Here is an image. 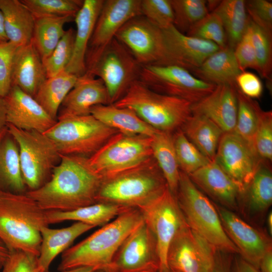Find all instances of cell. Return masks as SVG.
I'll return each mask as SVG.
<instances>
[{"label":"cell","mask_w":272,"mask_h":272,"mask_svg":"<svg viewBox=\"0 0 272 272\" xmlns=\"http://www.w3.org/2000/svg\"><path fill=\"white\" fill-rule=\"evenodd\" d=\"M88 158L60 155L49 180L26 194L46 211L68 212L97 203L102 179L91 167Z\"/></svg>","instance_id":"obj_1"},{"label":"cell","mask_w":272,"mask_h":272,"mask_svg":"<svg viewBox=\"0 0 272 272\" xmlns=\"http://www.w3.org/2000/svg\"><path fill=\"white\" fill-rule=\"evenodd\" d=\"M143 221L140 211L129 209L61 255L58 270L93 267L107 272L120 246Z\"/></svg>","instance_id":"obj_2"},{"label":"cell","mask_w":272,"mask_h":272,"mask_svg":"<svg viewBox=\"0 0 272 272\" xmlns=\"http://www.w3.org/2000/svg\"><path fill=\"white\" fill-rule=\"evenodd\" d=\"M48 225L46 211L26 193L0 190V239L9 250L39 255L41 229Z\"/></svg>","instance_id":"obj_3"},{"label":"cell","mask_w":272,"mask_h":272,"mask_svg":"<svg viewBox=\"0 0 272 272\" xmlns=\"http://www.w3.org/2000/svg\"><path fill=\"white\" fill-rule=\"evenodd\" d=\"M167 187L153 158L138 167L102 179L96 201L140 209L160 195Z\"/></svg>","instance_id":"obj_4"},{"label":"cell","mask_w":272,"mask_h":272,"mask_svg":"<svg viewBox=\"0 0 272 272\" xmlns=\"http://www.w3.org/2000/svg\"><path fill=\"white\" fill-rule=\"evenodd\" d=\"M114 106L133 111L154 129L173 133L192 115V103L155 92L140 80L133 82Z\"/></svg>","instance_id":"obj_5"},{"label":"cell","mask_w":272,"mask_h":272,"mask_svg":"<svg viewBox=\"0 0 272 272\" xmlns=\"http://www.w3.org/2000/svg\"><path fill=\"white\" fill-rule=\"evenodd\" d=\"M189 227L216 249L231 254L238 250L226 235L215 205L193 183L189 176L180 171L175 195Z\"/></svg>","instance_id":"obj_6"},{"label":"cell","mask_w":272,"mask_h":272,"mask_svg":"<svg viewBox=\"0 0 272 272\" xmlns=\"http://www.w3.org/2000/svg\"><path fill=\"white\" fill-rule=\"evenodd\" d=\"M117 132L90 114L58 118L44 133L60 155L86 157L93 155Z\"/></svg>","instance_id":"obj_7"},{"label":"cell","mask_w":272,"mask_h":272,"mask_svg":"<svg viewBox=\"0 0 272 272\" xmlns=\"http://www.w3.org/2000/svg\"><path fill=\"white\" fill-rule=\"evenodd\" d=\"M152 138L117 132L88 158L102 179L138 167L153 158Z\"/></svg>","instance_id":"obj_8"},{"label":"cell","mask_w":272,"mask_h":272,"mask_svg":"<svg viewBox=\"0 0 272 272\" xmlns=\"http://www.w3.org/2000/svg\"><path fill=\"white\" fill-rule=\"evenodd\" d=\"M8 133L16 142L22 176L29 190L36 189L48 180L60 160V154L52 141L44 133L25 130L7 124Z\"/></svg>","instance_id":"obj_9"},{"label":"cell","mask_w":272,"mask_h":272,"mask_svg":"<svg viewBox=\"0 0 272 272\" xmlns=\"http://www.w3.org/2000/svg\"><path fill=\"white\" fill-rule=\"evenodd\" d=\"M141 68L127 48L114 38L86 72L103 81L112 104L124 95L133 82L139 79Z\"/></svg>","instance_id":"obj_10"},{"label":"cell","mask_w":272,"mask_h":272,"mask_svg":"<svg viewBox=\"0 0 272 272\" xmlns=\"http://www.w3.org/2000/svg\"><path fill=\"white\" fill-rule=\"evenodd\" d=\"M139 80L155 92L180 98L192 104L209 95L217 86L173 65H143Z\"/></svg>","instance_id":"obj_11"},{"label":"cell","mask_w":272,"mask_h":272,"mask_svg":"<svg viewBox=\"0 0 272 272\" xmlns=\"http://www.w3.org/2000/svg\"><path fill=\"white\" fill-rule=\"evenodd\" d=\"M157 243L161 272H169L167 254L170 244L185 220L176 196L167 187L158 197L139 209Z\"/></svg>","instance_id":"obj_12"},{"label":"cell","mask_w":272,"mask_h":272,"mask_svg":"<svg viewBox=\"0 0 272 272\" xmlns=\"http://www.w3.org/2000/svg\"><path fill=\"white\" fill-rule=\"evenodd\" d=\"M141 1L104 0L88 44L86 71L99 57L120 28L132 18L142 15Z\"/></svg>","instance_id":"obj_13"},{"label":"cell","mask_w":272,"mask_h":272,"mask_svg":"<svg viewBox=\"0 0 272 272\" xmlns=\"http://www.w3.org/2000/svg\"><path fill=\"white\" fill-rule=\"evenodd\" d=\"M217 250L185 224L170 244L168 265L179 272H211Z\"/></svg>","instance_id":"obj_14"},{"label":"cell","mask_w":272,"mask_h":272,"mask_svg":"<svg viewBox=\"0 0 272 272\" xmlns=\"http://www.w3.org/2000/svg\"><path fill=\"white\" fill-rule=\"evenodd\" d=\"M115 38L142 65L158 64L164 52L162 30L143 15L134 17L118 31Z\"/></svg>","instance_id":"obj_15"},{"label":"cell","mask_w":272,"mask_h":272,"mask_svg":"<svg viewBox=\"0 0 272 272\" xmlns=\"http://www.w3.org/2000/svg\"><path fill=\"white\" fill-rule=\"evenodd\" d=\"M148 268L160 270L155 237L143 221L122 243L107 272H130Z\"/></svg>","instance_id":"obj_16"},{"label":"cell","mask_w":272,"mask_h":272,"mask_svg":"<svg viewBox=\"0 0 272 272\" xmlns=\"http://www.w3.org/2000/svg\"><path fill=\"white\" fill-rule=\"evenodd\" d=\"M214 161L243 193L261 160L250 145L234 132H231L222 135Z\"/></svg>","instance_id":"obj_17"},{"label":"cell","mask_w":272,"mask_h":272,"mask_svg":"<svg viewBox=\"0 0 272 272\" xmlns=\"http://www.w3.org/2000/svg\"><path fill=\"white\" fill-rule=\"evenodd\" d=\"M164 52L157 65H173L190 73L221 48L215 43L192 37L179 31L174 25L162 30Z\"/></svg>","instance_id":"obj_18"},{"label":"cell","mask_w":272,"mask_h":272,"mask_svg":"<svg viewBox=\"0 0 272 272\" xmlns=\"http://www.w3.org/2000/svg\"><path fill=\"white\" fill-rule=\"evenodd\" d=\"M223 229L238 250L240 257L258 269L260 261L269 249V238L234 212L215 205ZM259 270V269H258Z\"/></svg>","instance_id":"obj_19"},{"label":"cell","mask_w":272,"mask_h":272,"mask_svg":"<svg viewBox=\"0 0 272 272\" xmlns=\"http://www.w3.org/2000/svg\"><path fill=\"white\" fill-rule=\"evenodd\" d=\"M7 124L25 130L44 133L57 121L35 100L16 86L4 97Z\"/></svg>","instance_id":"obj_20"},{"label":"cell","mask_w":272,"mask_h":272,"mask_svg":"<svg viewBox=\"0 0 272 272\" xmlns=\"http://www.w3.org/2000/svg\"><path fill=\"white\" fill-rule=\"evenodd\" d=\"M188 175L199 189L220 206L233 212L239 210L242 192L215 161Z\"/></svg>","instance_id":"obj_21"},{"label":"cell","mask_w":272,"mask_h":272,"mask_svg":"<svg viewBox=\"0 0 272 272\" xmlns=\"http://www.w3.org/2000/svg\"><path fill=\"white\" fill-rule=\"evenodd\" d=\"M108 104H110V99L103 81L86 72L77 78L73 88L62 101L57 119L69 116L90 115L94 106Z\"/></svg>","instance_id":"obj_22"},{"label":"cell","mask_w":272,"mask_h":272,"mask_svg":"<svg viewBox=\"0 0 272 272\" xmlns=\"http://www.w3.org/2000/svg\"><path fill=\"white\" fill-rule=\"evenodd\" d=\"M237 87L218 85L209 95L192 104V114L204 116L218 125L224 133L233 132L237 114Z\"/></svg>","instance_id":"obj_23"},{"label":"cell","mask_w":272,"mask_h":272,"mask_svg":"<svg viewBox=\"0 0 272 272\" xmlns=\"http://www.w3.org/2000/svg\"><path fill=\"white\" fill-rule=\"evenodd\" d=\"M104 0H84L74 21L75 33L73 53L64 71L79 77L86 73V55L88 44Z\"/></svg>","instance_id":"obj_24"},{"label":"cell","mask_w":272,"mask_h":272,"mask_svg":"<svg viewBox=\"0 0 272 272\" xmlns=\"http://www.w3.org/2000/svg\"><path fill=\"white\" fill-rule=\"evenodd\" d=\"M47 79L42 59L32 42L18 47L13 59L12 86L18 87L34 98Z\"/></svg>","instance_id":"obj_25"},{"label":"cell","mask_w":272,"mask_h":272,"mask_svg":"<svg viewBox=\"0 0 272 272\" xmlns=\"http://www.w3.org/2000/svg\"><path fill=\"white\" fill-rule=\"evenodd\" d=\"M272 203V174L270 163L261 161L242 194L239 210L252 218L262 217Z\"/></svg>","instance_id":"obj_26"},{"label":"cell","mask_w":272,"mask_h":272,"mask_svg":"<svg viewBox=\"0 0 272 272\" xmlns=\"http://www.w3.org/2000/svg\"><path fill=\"white\" fill-rule=\"evenodd\" d=\"M91 114L106 126L125 135L152 138L158 131L132 110L113 104L95 106L91 109Z\"/></svg>","instance_id":"obj_27"},{"label":"cell","mask_w":272,"mask_h":272,"mask_svg":"<svg viewBox=\"0 0 272 272\" xmlns=\"http://www.w3.org/2000/svg\"><path fill=\"white\" fill-rule=\"evenodd\" d=\"M94 228L80 222L59 229L43 227L41 229V242L38 255L40 265L45 271L49 270L57 255L70 248L77 238Z\"/></svg>","instance_id":"obj_28"},{"label":"cell","mask_w":272,"mask_h":272,"mask_svg":"<svg viewBox=\"0 0 272 272\" xmlns=\"http://www.w3.org/2000/svg\"><path fill=\"white\" fill-rule=\"evenodd\" d=\"M241 72L234 49L227 46L213 53L191 73L216 86H236V79Z\"/></svg>","instance_id":"obj_29"},{"label":"cell","mask_w":272,"mask_h":272,"mask_svg":"<svg viewBox=\"0 0 272 272\" xmlns=\"http://www.w3.org/2000/svg\"><path fill=\"white\" fill-rule=\"evenodd\" d=\"M8 41L17 47L32 41L35 18L21 0H0Z\"/></svg>","instance_id":"obj_30"},{"label":"cell","mask_w":272,"mask_h":272,"mask_svg":"<svg viewBox=\"0 0 272 272\" xmlns=\"http://www.w3.org/2000/svg\"><path fill=\"white\" fill-rule=\"evenodd\" d=\"M180 129L205 157L211 161H214L224 133L218 125L204 116L192 114Z\"/></svg>","instance_id":"obj_31"},{"label":"cell","mask_w":272,"mask_h":272,"mask_svg":"<svg viewBox=\"0 0 272 272\" xmlns=\"http://www.w3.org/2000/svg\"><path fill=\"white\" fill-rule=\"evenodd\" d=\"M131 209L97 202L68 212L46 211L48 224L75 221L94 226H103L126 210Z\"/></svg>","instance_id":"obj_32"},{"label":"cell","mask_w":272,"mask_h":272,"mask_svg":"<svg viewBox=\"0 0 272 272\" xmlns=\"http://www.w3.org/2000/svg\"><path fill=\"white\" fill-rule=\"evenodd\" d=\"M25 188L19 148L8 132L0 144V190L24 193Z\"/></svg>","instance_id":"obj_33"},{"label":"cell","mask_w":272,"mask_h":272,"mask_svg":"<svg viewBox=\"0 0 272 272\" xmlns=\"http://www.w3.org/2000/svg\"><path fill=\"white\" fill-rule=\"evenodd\" d=\"M153 157L166 182L169 190L175 195L180 170L175 153L173 133L158 131L152 137Z\"/></svg>","instance_id":"obj_34"},{"label":"cell","mask_w":272,"mask_h":272,"mask_svg":"<svg viewBox=\"0 0 272 272\" xmlns=\"http://www.w3.org/2000/svg\"><path fill=\"white\" fill-rule=\"evenodd\" d=\"M35 18L32 43L42 62L53 51L65 30L64 25L74 21L73 16H42Z\"/></svg>","instance_id":"obj_35"},{"label":"cell","mask_w":272,"mask_h":272,"mask_svg":"<svg viewBox=\"0 0 272 272\" xmlns=\"http://www.w3.org/2000/svg\"><path fill=\"white\" fill-rule=\"evenodd\" d=\"M212 12L217 14L222 21L227 46L234 50L245 33L249 21L245 1H222Z\"/></svg>","instance_id":"obj_36"},{"label":"cell","mask_w":272,"mask_h":272,"mask_svg":"<svg viewBox=\"0 0 272 272\" xmlns=\"http://www.w3.org/2000/svg\"><path fill=\"white\" fill-rule=\"evenodd\" d=\"M77 78L63 71L47 78L37 92L34 98L54 120H57L60 105L73 88Z\"/></svg>","instance_id":"obj_37"},{"label":"cell","mask_w":272,"mask_h":272,"mask_svg":"<svg viewBox=\"0 0 272 272\" xmlns=\"http://www.w3.org/2000/svg\"><path fill=\"white\" fill-rule=\"evenodd\" d=\"M237 114L233 132L245 141L254 150V139L261 108L256 101L244 95L237 88Z\"/></svg>","instance_id":"obj_38"},{"label":"cell","mask_w":272,"mask_h":272,"mask_svg":"<svg viewBox=\"0 0 272 272\" xmlns=\"http://www.w3.org/2000/svg\"><path fill=\"white\" fill-rule=\"evenodd\" d=\"M174 148L179 169L189 175L207 165L210 161L179 129L173 133Z\"/></svg>","instance_id":"obj_39"},{"label":"cell","mask_w":272,"mask_h":272,"mask_svg":"<svg viewBox=\"0 0 272 272\" xmlns=\"http://www.w3.org/2000/svg\"><path fill=\"white\" fill-rule=\"evenodd\" d=\"M174 16L173 25L184 34L209 13L205 0H170Z\"/></svg>","instance_id":"obj_40"},{"label":"cell","mask_w":272,"mask_h":272,"mask_svg":"<svg viewBox=\"0 0 272 272\" xmlns=\"http://www.w3.org/2000/svg\"><path fill=\"white\" fill-rule=\"evenodd\" d=\"M249 26L257 63V72L262 78L270 82L272 69V34L253 23L250 18Z\"/></svg>","instance_id":"obj_41"},{"label":"cell","mask_w":272,"mask_h":272,"mask_svg":"<svg viewBox=\"0 0 272 272\" xmlns=\"http://www.w3.org/2000/svg\"><path fill=\"white\" fill-rule=\"evenodd\" d=\"M34 17L76 16L82 7V0H21Z\"/></svg>","instance_id":"obj_42"},{"label":"cell","mask_w":272,"mask_h":272,"mask_svg":"<svg viewBox=\"0 0 272 272\" xmlns=\"http://www.w3.org/2000/svg\"><path fill=\"white\" fill-rule=\"evenodd\" d=\"M75 33L72 28L65 30L53 51L43 61L47 78L64 71L69 64L73 53Z\"/></svg>","instance_id":"obj_43"},{"label":"cell","mask_w":272,"mask_h":272,"mask_svg":"<svg viewBox=\"0 0 272 272\" xmlns=\"http://www.w3.org/2000/svg\"><path fill=\"white\" fill-rule=\"evenodd\" d=\"M186 35L200 39L212 42L220 48L227 46L226 33L222 21L214 12L194 24Z\"/></svg>","instance_id":"obj_44"},{"label":"cell","mask_w":272,"mask_h":272,"mask_svg":"<svg viewBox=\"0 0 272 272\" xmlns=\"http://www.w3.org/2000/svg\"><path fill=\"white\" fill-rule=\"evenodd\" d=\"M254 149L262 161L272 160V112L260 109L254 139Z\"/></svg>","instance_id":"obj_45"},{"label":"cell","mask_w":272,"mask_h":272,"mask_svg":"<svg viewBox=\"0 0 272 272\" xmlns=\"http://www.w3.org/2000/svg\"><path fill=\"white\" fill-rule=\"evenodd\" d=\"M141 15L162 30L173 25L174 16L170 0H141Z\"/></svg>","instance_id":"obj_46"},{"label":"cell","mask_w":272,"mask_h":272,"mask_svg":"<svg viewBox=\"0 0 272 272\" xmlns=\"http://www.w3.org/2000/svg\"><path fill=\"white\" fill-rule=\"evenodd\" d=\"M2 272H45L38 255L20 250H10Z\"/></svg>","instance_id":"obj_47"},{"label":"cell","mask_w":272,"mask_h":272,"mask_svg":"<svg viewBox=\"0 0 272 272\" xmlns=\"http://www.w3.org/2000/svg\"><path fill=\"white\" fill-rule=\"evenodd\" d=\"M17 47L9 41L0 43V96L2 97L6 96L12 86V66Z\"/></svg>","instance_id":"obj_48"},{"label":"cell","mask_w":272,"mask_h":272,"mask_svg":"<svg viewBox=\"0 0 272 272\" xmlns=\"http://www.w3.org/2000/svg\"><path fill=\"white\" fill-rule=\"evenodd\" d=\"M250 19L267 32L272 34V3L266 0L245 1Z\"/></svg>","instance_id":"obj_49"},{"label":"cell","mask_w":272,"mask_h":272,"mask_svg":"<svg viewBox=\"0 0 272 272\" xmlns=\"http://www.w3.org/2000/svg\"><path fill=\"white\" fill-rule=\"evenodd\" d=\"M234 50L241 72L245 71L247 69H252L257 71V63L249 23L245 33Z\"/></svg>","instance_id":"obj_50"},{"label":"cell","mask_w":272,"mask_h":272,"mask_svg":"<svg viewBox=\"0 0 272 272\" xmlns=\"http://www.w3.org/2000/svg\"><path fill=\"white\" fill-rule=\"evenodd\" d=\"M235 84L237 89L249 98H258L262 95V83L258 76L251 72H241L236 79Z\"/></svg>","instance_id":"obj_51"},{"label":"cell","mask_w":272,"mask_h":272,"mask_svg":"<svg viewBox=\"0 0 272 272\" xmlns=\"http://www.w3.org/2000/svg\"><path fill=\"white\" fill-rule=\"evenodd\" d=\"M231 253L217 250L211 272H230L232 257Z\"/></svg>","instance_id":"obj_52"},{"label":"cell","mask_w":272,"mask_h":272,"mask_svg":"<svg viewBox=\"0 0 272 272\" xmlns=\"http://www.w3.org/2000/svg\"><path fill=\"white\" fill-rule=\"evenodd\" d=\"M230 272H260L253 265L240 256L233 258Z\"/></svg>","instance_id":"obj_53"},{"label":"cell","mask_w":272,"mask_h":272,"mask_svg":"<svg viewBox=\"0 0 272 272\" xmlns=\"http://www.w3.org/2000/svg\"><path fill=\"white\" fill-rule=\"evenodd\" d=\"M260 272H272V249L268 250L262 257L259 264Z\"/></svg>","instance_id":"obj_54"},{"label":"cell","mask_w":272,"mask_h":272,"mask_svg":"<svg viewBox=\"0 0 272 272\" xmlns=\"http://www.w3.org/2000/svg\"><path fill=\"white\" fill-rule=\"evenodd\" d=\"M9 253V249L0 239V270L2 269Z\"/></svg>","instance_id":"obj_55"},{"label":"cell","mask_w":272,"mask_h":272,"mask_svg":"<svg viewBox=\"0 0 272 272\" xmlns=\"http://www.w3.org/2000/svg\"><path fill=\"white\" fill-rule=\"evenodd\" d=\"M7 126L6 109L4 98L0 96V129Z\"/></svg>","instance_id":"obj_56"},{"label":"cell","mask_w":272,"mask_h":272,"mask_svg":"<svg viewBox=\"0 0 272 272\" xmlns=\"http://www.w3.org/2000/svg\"><path fill=\"white\" fill-rule=\"evenodd\" d=\"M8 41L5 30L3 14L0 10V43Z\"/></svg>","instance_id":"obj_57"},{"label":"cell","mask_w":272,"mask_h":272,"mask_svg":"<svg viewBox=\"0 0 272 272\" xmlns=\"http://www.w3.org/2000/svg\"><path fill=\"white\" fill-rule=\"evenodd\" d=\"M98 269L93 267L82 266L70 269L58 270V271H51L48 270H46L45 272H95Z\"/></svg>","instance_id":"obj_58"},{"label":"cell","mask_w":272,"mask_h":272,"mask_svg":"<svg viewBox=\"0 0 272 272\" xmlns=\"http://www.w3.org/2000/svg\"><path fill=\"white\" fill-rule=\"evenodd\" d=\"M266 225L269 236L272 235V212H269L266 218Z\"/></svg>","instance_id":"obj_59"},{"label":"cell","mask_w":272,"mask_h":272,"mask_svg":"<svg viewBox=\"0 0 272 272\" xmlns=\"http://www.w3.org/2000/svg\"><path fill=\"white\" fill-rule=\"evenodd\" d=\"M8 133L7 127L6 126L2 129H0V144L4 138Z\"/></svg>","instance_id":"obj_60"},{"label":"cell","mask_w":272,"mask_h":272,"mask_svg":"<svg viewBox=\"0 0 272 272\" xmlns=\"http://www.w3.org/2000/svg\"><path fill=\"white\" fill-rule=\"evenodd\" d=\"M130 272H160V270L158 268H148Z\"/></svg>","instance_id":"obj_61"},{"label":"cell","mask_w":272,"mask_h":272,"mask_svg":"<svg viewBox=\"0 0 272 272\" xmlns=\"http://www.w3.org/2000/svg\"><path fill=\"white\" fill-rule=\"evenodd\" d=\"M169 272H179L173 269H169Z\"/></svg>","instance_id":"obj_62"},{"label":"cell","mask_w":272,"mask_h":272,"mask_svg":"<svg viewBox=\"0 0 272 272\" xmlns=\"http://www.w3.org/2000/svg\"><path fill=\"white\" fill-rule=\"evenodd\" d=\"M95 272H104V271L102 270H97Z\"/></svg>","instance_id":"obj_63"}]
</instances>
